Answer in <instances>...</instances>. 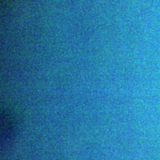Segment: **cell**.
<instances>
[{
  "label": "cell",
  "mask_w": 160,
  "mask_h": 160,
  "mask_svg": "<svg viewBox=\"0 0 160 160\" xmlns=\"http://www.w3.org/2000/svg\"><path fill=\"white\" fill-rule=\"evenodd\" d=\"M14 118L9 114L3 113V117L2 118V137L3 140H8L12 137L14 130L16 129L15 122L13 120Z\"/></svg>",
  "instance_id": "cell-1"
}]
</instances>
